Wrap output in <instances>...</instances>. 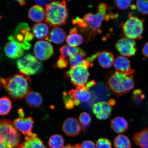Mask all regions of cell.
Listing matches in <instances>:
<instances>
[{
  "label": "cell",
  "instance_id": "cell-1",
  "mask_svg": "<svg viewBox=\"0 0 148 148\" xmlns=\"http://www.w3.org/2000/svg\"><path fill=\"white\" fill-rule=\"evenodd\" d=\"M2 86L12 99L20 100L25 98L31 90L32 80L29 76L23 73L17 74L12 76L0 79Z\"/></svg>",
  "mask_w": 148,
  "mask_h": 148
},
{
  "label": "cell",
  "instance_id": "cell-2",
  "mask_svg": "<svg viewBox=\"0 0 148 148\" xmlns=\"http://www.w3.org/2000/svg\"><path fill=\"white\" fill-rule=\"evenodd\" d=\"M134 73H125L115 71L110 73L106 77L107 86L118 97L128 93L134 89Z\"/></svg>",
  "mask_w": 148,
  "mask_h": 148
},
{
  "label": "cell",
  "instance_id": "cell-3",
  "mask_svg": "<svg viewBox=\"0 0 148 148\" xmlns=\"http://www.w3.org/2000/svg\"><path fill=\"white\" fill-rule=\"evenodd\" d=\"M45 21L52 27H58L66 23L68 15L65 1H54L46 5Z\"/></svg>",
  "mask_w": 148,
  "mask_h": 148
},
{
  "label": "cell",
  "instance_id": "cell-4",
  "mask_svg": "<svg viewBox=\"0 0 148 148\" xmlns=\"http://www.w3.org/2000/svg\"><path fill=\"white\" fill-rule=\"evenodd\" d=\"M21 137L12 121L0 120V148H19Z\"/></svg>",
  "mask_w": 148,
  "mask_h": 148
},
{
  "label": "cell",
  "instance_id": "cell-5",
  "mask_svg": "<svg viewBox=\"0 0 148 148\" xmlns=\"http://www.w3.org/2000/svg\"><path fill=\"white\" fill-rule=\"evenodd\" d=\"M108 8L106 3H101L98 5L97 13H89L85 15L83 17V20L94 32H101L100 29L104 20L108 21L118 17L117 14L107 13Z\"/></svg>",
  "mask_w": 148,
  "mask_h": 148
},
{
  "label": "cell",
  "instance_id": "cell-6",
  "mask_svg": "<svg viewBox=\"0 0 148 148\" xmlns=\"http://www.w3.org/2000/svg\"><path fill=\"white\" fill-rule=\"evenodd\" d=\"M144 19L130 14L128 19L122 25L125 36L127 38L134 40L141 39L144 31Z\"/></svg>",
  "mask_w": 148,
  "mask_h": 148
},
{
  "label": "cell",
  "instance_id": "cell-7",
  "mask_svg": "<svg viewBox=\"0 0 148 148\" xmlns=\"http://www.w3.org/2000/svg\"><path fill=\"white\" fill-rule=\"evenodd\" d=\"M17 66L20 73L29 76L38 73L42 68L41 62L30 53H27L18 59Z\"/></svg>",
  "mask_w": 148,
  "mask_h": 148
},
{
  "label": "cell",
  "instance_id": "cell-8",
  "mask_svg": "<svg viewBox=\"0 0 148 148\" xmlns=\"http://www.w3.org/2000/svg\"><path fill=\"white\" fill-rule=\"evenodd\" d=\"M64 75L70 79L73 84L77 87L85 86L88 83L90 76L88 68L82 66L70 67V69L65 72Z\"/></svg>",
  "mask_w": 148,
  "mask_h": 148
},
{
  "label": "cell",
  "instance_id": "cell-9",
  "mask_svg": "<svg viewBox=\"0 0 148 148\" xmlns=\"http://www.w3.org/2000/svg\"><path fill=\"white\" fill-rule=\"evenodd\" d=\"M30 31L27 24L20 23L16 27L13 36L16 41L21 44L24 50H29L31 47L29 42L33 40V35Z\"/></svg>",
  "mask_w": 148,
  "mask_h": 148
},
{
  "label": "cell",
  "instance_id": "cell-10",
  "mask_svg": "<svg viewBox=\"0 0 148 148\" xmlns=\"http://www.w3.org/2000/svg\"><path fill=\"white\" fill-rule=\"evenodd\" d=\"M33 51L36 58L42 61L50 58L54 53L52 45L49 42L43 40L36 42Z\"/></svg>",
  "mask_w": 148,
  "mask_h": 148
},
{
  "label": "cell",
  "instance_id": "cell-11",
  "mask_svg": "<svg viewBox=\"0 0 148 148\" xmlns=\"http://www.w3.org/2000/svg\"><path fill=\"white\" fill-rule=\"evenodd\" d=\"M9 41L5 44L4 51L5 55L9 58L16 59L20 58L24 53V49L21 44L16 41L13 36H9Z\"/></svg>",
  "mask_w": 148,
  "mask_h": 148
},
{
  "label": "cell",
  "instance_id": "cell-12",
  "mask_svg": "<svg viewBox=\"0 0 148 148\" xmlns=\"http://www.w3.org/2000/svg\"><path fill=\"white\" fill-rule=\"evenodd\" d=\"M116 47L123 56H132L136 53V42L130 38H127L120 39L116 42Z\"/></svg>",
  "mask_w": 148,
  "mask_h": 148
},
{
  "label": "cell",
  "instance_id": "cell-13",
  "mask_svg": "<svg viewBox=\"0 0 148 148\" xmlns=\"http://www.w3.org/2000/svg\"><path fill=\"white\" fill-rule=\"evenodd\" d=\"M92 110L98 119L104 120L110 117L112 114V108L107 102L101 101L94 104Z\"/></svg>",
  "mask_w": 148,
  "mask_h": 148
},
{
  "label": "cell",
  "instance_id": "cell-14",
  "mask_svg": "<svg viewBox=\"0 0 148 148\" xmlns=\"http://www.w3.org/2000/svg\"><path fill=\"white\" fill-rule=\"evenodd\" d=\"M62 129L64 134L67 136L75 137L80 133L81 127L80 123L76 119L69 118L64 122Z\"/></svg>",
  "mask_w": 148,
  "mask_h": 148
},
{
  "label": "cell",
  "instance_id": "cell-15",
  "mask_svg": "<svg viewBox=\"0 0 148 148\" xmlns=\"http://www.w3.org/2000/svg\"><path fill=\"white\" fill-rule=\"evenodd\" d=\"M68 93L72 96L76 106L81 103L89 101L91 97V92L85 86L77 87L75 89L70 90Z\"/></svg>",
  "mask_w": 148,
  "mask_h": 148
},
{
  "label": "cell",
  "instance_id": "cell-16",
  "mask_svg": "<svg viewBox=\"0 0 148 148\" xmlns=\"http://www.w3.org/2000/svg\"><path fill=\"white\" fill-rule=\"evenodd\" d=\"M14 125L16 129L23 135H26L31 132L34 124L32 117H19L14 120Z\"/></svg>",
  "mask_w": 148,
  "mask_h": 148
},
{
  "label": "cell",
  "instance_id": "cell-17",
  "mask_svg": "<svg viewBox=\"0 0 148 148\" xmlns=\"http://www.w3.org/2000/svg\"><path fill=\"white\" fill-rule=\"evenodd\" d=\"M19 148H47L43 142L32 132L26 135L25 141L20 143Z\"/></svg>",
  "mask_w": 148,
  "mask_h": 148
},
{
  "label": "cell",
  "instance_id": "cell-18",
  "mask_svg": "<svg viewBox=\"0 0 148 148\" xmlns=\"http://www.w3.org/2000/svg\"><path fill=\"white\" fill-rule=\"evenodd\" d=\"M116 71L123 73H134L135 70L131 68L129 60L124 56L116 57L114 62Z\"/></svg>",
  "mask_w": 148,
  "mask_h": 148
},
{
  "label": "cell",
  "instance_id": "cell-19",
  "mask_svg": "<svg viewBox=\"0 0 148 148\" xmlns=\"http://www.w3.org/2000/svg\"><path fill=\"white\" fill-rule=\"evenodd\" d=\"M110 127L116 133L121 134L127 130L129 125L128 122L124 118L118 116L111 120Z\"/></svg>",
  "mask_w": 148,
  "mask_h": 148
},
{
  "label": "cell",
  "instance_id": "cell-20",
  "mask_svg": "<svg viewBox=\"0 0 148 148\" xmlns=\"http://www.w3.org/2000/svg\"><path fill=\"white\" fill-rule=\"evenodd\" d=\"M28 16L30 19L33 21L40 23L45 18V12L41 6L35 5L29 9Z\"/></svg>",
  "mask_w": 148,
  "mask_h": 148
},
{
  "label": "cell",
  "instance_id": "cell-21",
  "mask_svg": "<svg viewBox=\"0 0 148 148\" xmlns=\"http://www.w3.org/2000/svg\"><path fill=\"white\" fill-rule=\"evenodd\" d=\"M33 36L38 39L45 38L47 40L49 38V28L45 23H39L35 24L32 29Z\"/></svg>",
  "mask_w": 148,
  "mask_h": 148
},
{
  "label": "cell",
  "instance_id": "cell-22",
  "mask_svg": "<svg viewBox=\"0 0 148 148\" xmlns=\"http://www.w3.org/2000/svg\"><path fill=\"white\" fill-rule=\"evenodd\" d=\"M66 41L68 45L77 47L82 43L83 38L75 27L70 29L69 34L66 37Z\"/></svg>",
  "mask_w": 148,
  "mask_h": 148
},
{
  "label": "cell",
  "instance_id": "cell-23",
  "mask_svg": "<svg viewBox=\"0 0 148 148\" xmlns=\"http://www.w3.org/2000/svg\"><path fill=\"white\" fill-rule=\"evenodd\" d=\"M42 97L38 92L31 91L25 97V101L29 107L32 108H38L42 103Z\"/></svg>",
  "mask_w": 148,
  "mask_h": 148
},
{
  "label": "cell",
  "instance_id": "cell-24",
  "mask_svg": "<svg viewBox=\"0 0 148 148\" xmlns=\"http://www.w3.org/2000/svg\"><path fill=\"white\" fill-rule=\"evenodd\" d=\"M66 33L61 28L56 27L51 29L47 40L56 44H60L65 41L66 38Z\"/></svg>",
  "mask_w": 148,
  "mask_h": 148
},
{
  "label": "cell",
  "instance_id": "cell-25",
  "mask_svg": "<svg viewBox=\"0 0 148 148\" xmlns=\"http://www.w3.org/2000/svg\"><path fill=\"white\" fill-rule=\"evenodd\" d=\"M60 51L61 54L60 57L65 59L77 53H79L84 57L86 55V52L80 48L72 47L69 45L62 46Z\"/></svg>",
  "mask_w": 148,
  "mask_h": 148
},
{
  "label": "cell",
  "instance_id": "cell-26",
  "mask_svg": "<svg viewBox=\"0 0 148 148\" xmlns=\"http://www.w3.org/2000/svg\"><path fill=\"white\" fill-rule=\"evenodd\" d=\"M137 145L141 148H148V128L146 127L140 132L136 133L133 137Z\"/></svg>",
  "mask_w": 148,
  "mask_h": 148
},
{
  "label": "cell",
  "instance_id": "cell-27",
  "mask_svg": "<svg viewBox=\"0 0 148 148\" xmlns=\"http://www.w3.org/2000/svg\"><path fill=\"white\" fill-rule=\"evenodd\" d=\"M114 57L110 52L103 51L100 53L98 56V62L101 67L104 68H110L114 64Z\"/></svg>",
  "mask_w": 148,
  "mask_h": 148
},
{
  "label": "cell",
  "instance_id": "cell-28",
  "mask_svg": "<svg viewBox=\"0 0 148 148\" xmlns=\"http://www.w3.org/2000/svg\"><path fill=\"white\" fill-rule=\"evenodd\" d=\"M84 56L79 53H77L72 56L69 58V62L71 67H74L77 66H82L88 68L90 64L83 58Z\"/></svg>",
  "mask_w": 148,
  "mask_h": 148
},
{
  "label": "cell",
  "instance_id": "cell-29",
  "mask_svg": "<svg viewBox=\"0 0 148 148\" xmlns=\"http://www.w3.org/2000/svg\"><path fill=\"white\" fill-rule=\"evenodd\" d=\"M12 108V101L9 98L5 96L0 98V116L7 115Z\"/></svg>",
  "mask_w": 148,
  "mask_h": 148
},
{
  "label": "cell",
  "instance_id": "cell-30",
  "mask_svg": "<svg viewBox=\"0 0 148 148\" xmlns=\"http://www.w3.org/2000/svg\"><path fill=\"white\" fill-rule=\"evenodd\" d=\"M114 147L115 148H131L130 140L125 135L119 134L116 136L114 140Z\"/></svg>",
  "mask_w": 148,
  "mask_h": 148
},
{
  "label": "cell",
  "instance_id": "cell-31",
  "mask_svg": "<svg viewBox=\"0 0 148 148\" xmlns=\"http://www.w3.org/2000/svg\"><path fill=\"white\" fill-rule=\"evenodd\" d=\"M48 144L51 148H62L64 144V140L61 135L54 134L50 138Z\"/></svg>",
  "mask_w": 148,
  "mask_h": 148
},
{
  "label": "cell",
  "instance_id": "cell-32",
  "mask_svg": "<svg viewBox=\"0 0 148 148\" xmlns=\"http://www.w3.org/2000/svg\"><path fill=\"white\" fill-rule=\"evenodd\" d=\"M131 8L134 10L137 9L143 15L148 14V1H137L136 5H131Z\"/></svg>",
  "mask_w": 148,
  "mask_h": 148
},
{
  "label": "cell",
  "instance_id": "cell-33",
  "mask_svg": "<svg viewBox=\"0 0 148 148\" xmlns=\"http://www.w3.org/2000/svg\"><path fill=\"white\" fill-rule=\"evenodd\" d=\"M79 123L84 130L89 126L91 122V117L90 114L87 112H83L79 115Z\"/></svg>",
  "mask_w": 148,
  "mask_h": 148
},
{
  "label": "cell",
  "instance_id": "cell-34",
  "mask_svg": "<svg viewBox=\"0 0 148 148\" xmlns=\"http://www.w3.org/2000/svg\"><path fill=\"white\" fill-rule=\"evenodd\" d=\"M63 99L65 107L68 110L73 109L75 107V101L72 96L66 92H63Z\"/></svg>",
  "mask_w": 148,
  "mask_h": 148
},
{
  "label": "cell",
  "instance_id": "cell-35",
  "mask_svg": "<svg viewBox=\"0 0 148 148\" xmlns=\"http://www.w3.org/2000/svg\"><path fill=\"white\" fill-rule=\"evenodd\" d=\"M96 148H112V143L110 140L106 138H101L97 140Z\"/></svg>",
  "mask_w": 148,
  "mask_h": 148
},
{
  "label": "cell",
  "instance_id": "cell-36",
  "mask_svg": "<svg viewBox=\"0 0 148 148\" xmlns=\"http://www.w3.org/2000/svg\"><path fill=\"white\" fill-rule=\"evenodd\" d=\"M131 1H114V3L120 9H125L128 8L130 6Z\"/></svg>",
  "mask_w": 148,
  "mask_h": 148
},
{
  "label": "cell",
  "instance_id": "cell-37",
  "mask_svg": "<svg viewBox=\"0 0 148 148\" xmlns=\"http://www.w3.org/2000/svg\"><path fill=\"white\" fill-rule=\"evenodd\" d=\"M68 62L66 59L60 57L57 62V66L60 69H64L67 67Z\"/></svg>",
  "mask_w": 148,
  "mask_h": 148
},
{
  "label": "cell",
  "instance_id": "cell-38",
  "mask_svg": "<svg viewBox=\"0 0 148 148\" xmlns=\"http://www.w3.org/2000/svg\"><path fill=\"white\" fill-rule=\"evenodd\" d=\"M80 148H96V146L91 140H86L81 144Z\"/></svg>",
  "mask_w": 148,
  "mask_h": 148
},
{
  "label": "cell",
  "instance_id": "cell-39",
  "mask_svg": "<svg viewBox=\"0 0 148 148\" xmlns=\"http://www.w3.org/2000/svg\"><path fill=\"white\" fill-rule=\"evenodd\" d=\"M73 24L77 23L79 27H81L86 28L88 27L87 24L85 22L84 20L81 19L79 18H77L75 20H74L73 21Z\"/></svg>",
  "mask_w": 148,
  "mask_h": 148
},
{
  "label": "cell",
  "instance_id": "cell-40",
  "mask_svg": "<svg viewBox=\"0 0 148 148\" xmlns=\"http://www.w3.org/2000/svg\"><path fill=\"white\" fill-rule=\"evenodd\" d=\"M99 53L100 52H98L96 53L95 54L92 55L91 56L88 57V58L86 59L87 61L90 64L91 66H93V64H92V62L95 60L97 57L99 56Z\"/></svg>",
  "mask_w": 148,
  "mask_h": 148
},
{
  "label": "cell",
  "instance_id": "cell-41",
  "mask_svg": "<svg viewBox=\"0 0 148 148\" xmlns=\"http://www.w3.org/2000/svg\"><path fill=\"white\" fill-rule=\"evenodd\" d=\"M142 53L144 56L148 58V42L144 46L142 49Z\"/></svg>",
  "mask_w": 148,
  "mask_h": 148
},
{
  "label": "cell",
  "instance_id": "cell-42",
  "mask_svg": "<svg viewBox=\"0 0 148 148\" xmlns=\"http://www.w3.org/2000/svg\"><path fill=\"white\" fill-rule=\"evenodd\" d=\"M34 1L38 5L40 6V5H46L50 3L51 1Z\"/></svg>",
  "mask_w": 148,
  "mask_h": 148
},
{
  "label": "cell",
  "instance_id": "cell-43",
  "mask_svg": "<svg viewBox=\"0 0 148 148\" xmlns=\"http://www.w3.org/2000/svg\"><path fill=\"white\" fill-rule=\"evenodd\" d=\"M96 84V82L94 80H92L90 81V82L87 83L85 87L88 90H89L90 88H92L94 86H95Z\"/></svg>",
  "mask_w": 148,
  "mask_h": 148
},
{
  "label": "cell",
  "instance_id": "cell-44",
  "mask_svg": "<svg viewBox=\"0 0 148 148\" xmlns=\"http://www.w3.org/2000/svg\"><path fill=\"white\" fill-rule=\"evenodd\" d=\"M80 145L81 144H76L74 145L68 144L62 148H80Z\"/></svg>",
  "mask_w": 148,
  "mask_h": 148
},
{
  "label": "cell",
  "instance_id": "cell-45",
  "mask_svg": "<svg viewBox=\"0 0 148 148\" xmlns=\"http://www.w3.org/2000/svg\"><path fill=\"white\" fill-rule=\"evenodd\" d=\"M18 113L19 114L20 117H25V113L23 109L20 108L18 110Z\"/></svg>",
  "mask_w": 148,
  "mask_h": 148
},
{
  "label": "cell",
  "instance_id": "cell-46",
  "mask_svg": "<svg viewBox=\"0 0 148 148\" xmlns=\"http://www.w3.org/2000/svg\"><path fill=\"white\" fill-rule=\"evenodd\" d=\"M108 103L111 106H114L116 104V101L115 100L113 99H110Z\"/></svg>",
  "mask_w": 148,
  "mask_h": 148
},
{
  "label": "cell",
  "instance_id": "cell-47",
  "mask_svg": "<svg viewBox=\"0 0 148 148\" xmlns=\"http://www.w3.org/2000/svg\"><path fill=\"white\" fill-rule=\"evenodd\" d=\"M17 1L21 5H25L26 3L25 1H23V0H22V1H19V0H18V1Z\"/></svg>",
  "mask_w": 148,
  "mask_h": 148
},
{
  "label": "cell",
  "instance_id": "cell-48",
  "mask_svg": "<svg viewBox=\"0 0 148 148\" xmlns=\"http://www.w3.org/2000/svg\"><path fill=\"white\" fill-rule=\"evenodd\" d=\"M1 82H0V90H1Z\"/></svg>",
  "mask_w": 148,
  "mask_h": 148
}]
</instances>
